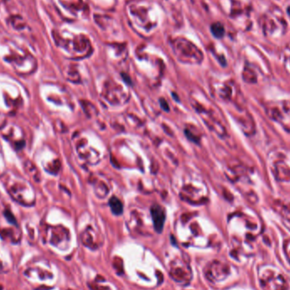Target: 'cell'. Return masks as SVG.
<instances>
[{"label":"cell","instance_id":"1","mask_svg":"<svg viewBox=\"0 0 290 290\" xmlns=\"http://www.w3.org/2000/svg\"><path fill=\"white\" fill-rule=\"evenodd\" d=\"M266 113L272 120L290 131V103L288 101L272 102L266 107Z\"/></svg>","mask_w":290,"mask_h":290},{"label":"cell","instance_id":"2","mask_svg":"<svg viewBox=\"0 0 290 290\" xmlns=\"http://www.w3.org/2000/svg\"><path fill=\"white\" fill-rule=\"evenodd\" d=\"M151 216L153 218L154 227L156 232H161L164 222L165 220V214L164 209L160 205H154L151 207Z\"/></svg>","mask_w":290,"mask_h":290},{"label":"cell","instance_id":"3","mask_svg":"<svg viewBox=\"0 0 290 290\" xmlns=\"http://www.w3.org/2000/svg\"><path fill=\"white\" fill-rule=\"evenodd\" d=\"M109 204H110V209H111V211L113 212V214H115V215H121L122 213L123 206H122V204H121V201L119 200V198H115V197H112L110 199Z\"/></svg>","mask_w":290,"mask_h":290},{"label":"cell","instance_id":"4","mask_svg":"<svg viewBox=\"0 0 290 290\" xmlns=\"http://www.w3.org/2000/svg\"><path fill=\"white\" fill-rule=\"evenodd\" d=\"M211 31L213 32L214 36L219 37V38L223 37V35H224V27L220 23H216V24L212 25Z\"/></svg>","mask_w":290,"mask_h":290},{"label":"cell","instance_id":"5","mask_svg":"<svg viewBox=\"0 0 290 290\" xmlns=\"http://www.w3.org/2000/svg\"><path fill=\"white\" fill-rule=\"evenodd\" d=\"M160 104H161V107L162 108H163V109H164V110H166V111H168V110H169V107H168V104H167V102H166V101H165V100H164V99H160Z\"/></svg>","mask_w":290,"mask_h":290}]
</instances>
